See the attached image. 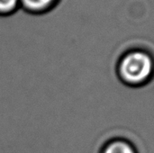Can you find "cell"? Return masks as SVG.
<instances>
[{
  "mask_svg": "<svg viewBox=\"0 0 154 153\" xmlns=\"http://www.w3.org/2000/svg\"><path fill=\"white\" fill-rule=\"evenodd\" d=\"M117 73L123 83L131 87L143 86L153 76V56L142 48L131 49L121 56Z\"/></svg>",
  "mask_w": 154,
  "mask_h": 153,
  "instance_id": "cell-1",
  "label": "cell"
},
{
  "mask_svg": "<svg viewBox=\"0 0 154 153\" xmlns=\"http://www.w3.org/2000/svg\"><path fill=\"white\" fill-rule=\"evenodd\" d=\"M20 7L26 12L39 14L51 10L60 0H19Z\"/></svg>",
  "mask_w": 154,
  "mask_h": 153,
  "instance_id": "cell-2",
  "label": "cell"
},
{
  "mask_svg": "<svg viewBox=\"0 0 154 153\" xmlns=\"http://www.w3.org/2000/svg\"><path fill=\"white\" fill-rule=\"evenodd\" d=\"M100 153H137L134 146L126 140L116 139L108 142Z\"/></svg>",
  "mask_w": 154,
  "mask_h": 153,
  "instance_id": "cell-3",
  "label": "cell"
},
{
  "mask_svg": "<svg viewBox=\"0 0 154 153\" xmlns=\"http://www.w3.org/2000/svg\"><path fill=\"white\" fill-rule=\"evenodd\" d=\"M20 7L19 0H0V15H9Z\"/></svg>",
  "mask_w": 154,
  "mask_h": 153,
  "instance_id": "cell-4",
  "label": "cell"
}]
</instances>
